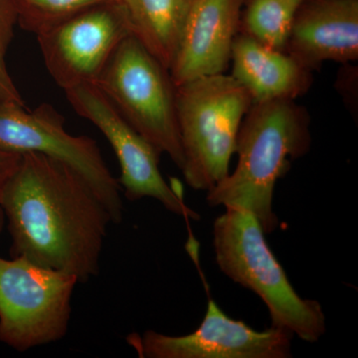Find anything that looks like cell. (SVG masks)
<instances>
[{"mask_svg":"<svg viewBox=\"0 0 358 358\" xmlns=\"http://www.w3.org/2000/svg\"><path fill=\"white\" fill-rule=\"evenodd\" d=\"M0 207L11 237V257L68 273L79 284L99 275L113 220L72 167L40 152H24L4 186Z\"/></svg>","mask_w":358,"mask_h":358,"instance_id":"6da1fadb","label":"cell"},{"mask_svg":"<svg viewBox=\"0 0 358 358\" xmlns=\"http://www.w3.org/2000/svg\"><path fill=\"white\" fill-rule=\"evenodd\" d=\"M310 127L307 109L296 101L253 103L238 133L236 169L207 192L209 206L249 212L266 234L277 230L275 185L288 173L292 160L310 150Z\"/></svg>","mask_w":358,"mask_h":358,"instance_id":"7a4b0ae2","label":"cell"},{"mask_svg":"<svg viewBox=\"0 0 358 358\" xmlns=\"http://www.w3.org/2000/svg\"><path fill=\"white\" fill-rule=\"evenodd\" d=\"M265 235L253 214L226 209L213 224L216 263L224 275L264 301L271 327L307 343H317L327 331L322 305L299 296Z\"/></svg>","mask_w":358,"mask_h":358,"instance_id":"3957f363","label":"cell"},{"mask_svg":"<svg viewBox=\"0 0 358 358\" xmlns=\"http://www.w3.org/2000/svg\"><path fill=\"white\" fill-rule=\"evenodd\" d=\"M176 112L185 164L194 190L208 192L229 171L238 133L253 99L232 75H211L176 89Z\"/></svg>","mask_w":358,"mask_h":358,"instance_id":"277c9868","label":"cell"},{"mask_svg":"<svg viewBox=\"0 0 358 358\" xmlns=\"http://www.w3.org/2000/svg\"><path fill=\"white\" fill-rule=\"evenodd\" d=\"M96 86L145 140L182 169V145L171 73L134 36L113 54Z\"/></svg>","mask_w":358,"mask_h":358,"instance_id":"5b68a950","label":"cell"},{"mask_svg":"<svg viewBox=\"0 0 358 358\" xmlns=\"http://www.w3.org/2000/svg\"><path fill=\"white\" fill-rule=\"evenodd\" d=\"M77 284L74 275L24 257H0V341L24 352L61 341Z\"/></svg>","mask_w":358,"mask_h":358,"instance_id":"8992f818","label":"cell"},{"mask_svg":"<svg viewBox=\"0 0 358 358\" xmlns=\"http://www.w3.org/2000/svg\"><path fill=\"white\" fill-rule=\"evenodd\" d=\"M64 124V117L50 103H41L32 110L10 103L0 105V148L20 155L40 152L64 162L86 179L107 207L113 223H121V187L98 143L89 136H73Z\"/></svg>","mask_w":358,"mask_h":358,"instance_id":"52a82bcc","label":"cell"},{"mask_svg":"<svg viewBox=\"0 0 358 358\" xmlns=\"http://www.w3.org/2000/svg\"><path fill=\"white\" fill-rule=\"evenodd\" d=\"M131 35L121 4L107 0L61 21L37 39L49 74L67 91L96 84L119 45Z\"/></svg>","mask_w":358,"mask_h":358,"instance_id":"ba28073f","label":"cell"},{"mask_svg":"<svg viewBox=\"0 0 358 358\" xmlns=\"http://www.w3.org/2000/svg\"><path fill=\"white\" fill-rule=\"evenodd\" d=\"M65 94L75 112L95 124L112 145L121 167L117 181L127 199L150 197L169 212L199 220V214L185 203L160 173L162 154L129 124L96 84L80 85Z\"/></svg>","mask_w":358,"mask_h":358,"instance_id":"9c48e42d","label":"cell"},{"mask_svg":"<svg viewBox=\"0 0 358 358\" xmlns=\"http://www.w3.org/2000/svg\"><path fill=\"white\" fill-rule=\"evenodd\" d=\"M294 336L271 327L258 331L231 319L209 299L203 320L193 333L167 336L155 331L131 334L129 345L147 358H289Z\"/></svg>","mask_w":358,"mask_h":358,"instance_id":"30bf717a","label":"cell"},{"mask_svg":"<svg viewBox=\"0 0 358 358\" xmlns=\"http://www.w3.org/2000/svg\"><path fill=\"white\" fill-rule=\"evenodd\" d=\"M245 0H194L169 73L176 87L223 74L240 32Z\"/></svg>","mask_w":358,"mask_h":358,"instance_id":"8fae6325","label":"cell"},{"mask_svg":"<svg viewBox=\"0 0 358 358\" xmlns=\"http://www.w3.org/2000/svg\"><path fill=\"white\" fill-rule=\"evenodd\" d=\"M285 51L310 71L358 59V0H305Z\"/></svg>","mask_w":358,"mask_h":358,"instance_id":"7c38bea8","label":"cell"},{"mask_svg":"<svg viewBox=\"0 0 358 358\" xmlns=\"http://www.w3.org/2000/svg\"><path fill=\"white\" fill-rule=\"evenodd\" d=\"M232 77L248 91L253 103L294 100L306 95L313 71L286 51L268 48L239 32L231 54Z\"/></svg>","mask_w":358,"mask_h":358,"instance_id":"4fadbf2b","label":"cell"},{"mask_svg":"<svg viewBox=\"0 0 358 358\" xmlns=\"http://www.w3.org/2000/svg\"><path fill=\"white\" fill-rule=\"evenodd\" d=\"M131 36L169 70L194 0H117Z\"/></svg>","mask_w":358,"mask_h":358,"instance_id":"5bb4252c","label":"cell"},{"mask_svg":"<svg viewBox=\"0 0 358 358\" xmlns=\"http://www.w3.org/2000/svg\"><path fill=\"white\" fill-rule=\"evenodd\" d=\"M305 0H245L240 32L285 51L294 17Z\"/></svg>","mask_w":358,"mask_h":358,"instance_id":"9a60e30c","label":"cell"},{"mask_svg":"<svg viewBox=\"0 0 358 358\" xmlns=\"http://www.w3.org/2000/svg\"><path fill=\"white\" fill-rule=\"evenodd\" d=\"M17 23L38 35L84 9L107 0H13Z\"/></svg>","mask_w":358,"mask_h":358,"instance_id":"2e32d148","label":"cell"},{"mask_svg":"<svg viewBox=\"0 0 358 358\" xmlns=\"http://www.w3.org/2000/svg\"><path fill=\"white\" fill-rule=\"evenodd\" d=\"M15 24H17V13L13 0H0V105L10 103L26 107L22 96L9 74L6 60Z\"/></svg>","mask_w":358,"mask_h":358,"instance_id":"e0dca14e","label":"cell"},{"mask_svg":"<svg viewBox=\"0 0 358 358\" xmlns=\"http://www.w3.org/2000/svg\"><path fill=\"white\" fill-rule=\"evenodd\" d=\"M21 155L7 152L0 148V197L7 181L15 171L20 162Z\"/></svg>","mask_w":358,"mask_h":358,"instance_id":"ac0fdd59","label":"cell"},{"mask_svg":"<svg viewBox=\"0 0 358 358\" xmlns=\"http://www.w3.org/2000/svg\"><path fill=\"white\" fill-rule=\"evenodd\" d=\"M4 224H6V217H4L3 211L0 207V236H1L2 230H3Z\"/></svg>","mask_w":358,"mask_h":358,"instance_id":"d6986e66","label":"cell"}]
</instances>
